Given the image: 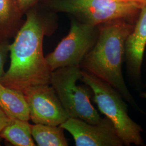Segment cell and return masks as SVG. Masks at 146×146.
<instances>
[{"instance_id": "cell-7", "label": "cell", "mask_w": 146, "mask_h": 146, "mask_svg": "<svg viewBox=\"0 0 146 146\" xmlns=\"http://www.w3.org/2000/svg\"><path fill=\"white\" fill-rule=\"evenodd\" d=\"M23 95L28 106L30 118L34 123L58 126L69 118L50 84L33 87Z\"/></svg>"}, {"instance_id": "cell-4", "label": "cell", "mask_w": 146, "mask_h": 146, "mask_svg": "<svg viewBox=\"0 0 146 146\" xmlns=\"http://www.w3.org/2000/svg\"><path fill=\"white\" fill-rule=\"evenodd\" d=\"M40 3L52 13H67L81 23L93 26L117 19L134 25L141 11L115 0H42Z\"/></svg>"}, {"instance_id": "cell-8", "label": "cell", "mask_w": 146, "mask_h": 146, "mask_svg": "<svg viewBox=\"0 0 146 146\" xmlns=\"http://www.w3.org/2000/svg\"><path fill=\"white\" fill-rule=\"evenodd\" d=\"M60 126L73 136L76 146H122L113 123L106 116L97 123L69 117Z\"/></svg>"}, {"instance_id": "cell-9", "label": "cell", "mask_w": 146, "mask_h": 146, "mask_svg": "<svg viewBox=\"0 0 146 146\" xmlns=\"http://www.w3.org/2000/svg\"><path fill=\"white\" fill-rule=\"evenodd\" d=\"M146 47V5L140 11L125 43V61L128 75L133 82L141 81L142 66Z\"/></svg>"}, {"instance_id": "cell-14", "label": "cell", "mask_w": 146, "mask_h": 146, "mask_svg": "<svg viewBox=\"0 0 146 146\" xmlns=\"http://www.w3.org/2000/svg\"><path fill=\"white\" fill-rule=\"evenodd\" d=\"M9 44L8 42H0V81L5 74L4 65L7 54L9 52Z\"/></svg>"}, {"instance_id": "cell-1", "label": "cell", "mask_w": 146, "mask_h": 146, "mask_svg": "<svg viewBox=\"0 0 146 146\" xmlns=\"http://www.w3.org/2000/svg\"><path fill=\"white\" fill-rule=\"evenodd\" d=\"M26 20L9 44L11 64L0 83L23 94L33 87L50 84L52 71L44 56L43 41L55 29L51 15L43 14L39 4L27 11Z\"/></svg>"}, {"instance_id": "cell-19", "label": "cell", "mask_w": 146, "mask_h": 146, "mask_svg": "<svg viewBox=\"0 0 146 146\" xmlns=\"http://www.w3.org/2000/svg\"><path fill=\"white\" fill-rule=\"evenodd\" d=\"M1 140H2V137H0V146H1Z\"/></svg>"}, {"instance_id": "cell-5", "label": "cell", "mask_w": 146, "mask_h": 146, "mask_svg": "<svg viewBox=\"0 0 146 146\" xmlns=\"http://www.w3.org/2000/svg\"><path fill=\"white\" fill-rule=\"evenodd\" d=\"M81 78L80 66H67L52 71L50 84L69 117L97 123L101 117L91 103L88 89L77 84Z\"/></svg>"}, {"instance_id": "cell-13", "label": "cell", "mask_w": 146, "mask_h": 146, "mask_svg": "<svg viewBox=\"0 0 146 146\" xmlns=\"http://www.w3.org/2000/svg\"><path fill=\"white\" fill-rule=\"evenodd\" d=\"M31 134L39 146H67V141L60 126L36 123L31 125Z\"/></svg>"}, {"instance_id": "cell-17", "label": "cell", "mask_w": 146, "mask_h": 146, "mask_svg": "<svg viewBox=\"0 0 146 146\" xmlns=\"http://www.w3.org/2000/svg\"><path fill=\"white\" fill-rule=\"evenodd\" d=\"M9 119V118H8L2 110L0 108V132L6 125Z\"/></svg>"}, {"instance_id": "cell-16", "label": "cell", "mask_w": 146, "mask_h": 146, "mask_svg": "<svg viewBox=\"0 0 146 146\" xmlns=\"http://www.w3.org/2000/svg\"><path fill=\"white\" fill-rule=\"evenodd\" d=\"M121 3L133 5L136 8L141 9L146 5V0H115Z\"/></svg>"}, {"instance_id": "cell-18", "label": "cell", "mask_w": 146, "mask_h": 146, "mask_svg": "<svg viewBox=\"0 0 146 146\" xmlns=\"http://www.w3.org/2000/svg\"><path fill=\"white\" fill-rule=\"evenodd\" d=\"M140 96L142 98L146 99V92H141V93L140 94Z\"/></svg>"}, {"instance_id": "cell-2", "label": "cell", "mask_w": 146, "mask_h": 146, "mask_svg": "<svg viewBox=\"0 0 146 146\" xmlns=\"http://www.w3.org/2000/svg\"><path fill=\"white\" fill-rule=\"evenodd\" d=\"M134 24L117 19L100 25L96 42L80 67L110 84L132 107L142 112L125 84L122 73L125 41Z\"/></svg>"}, {"instance_id": "cell-6", "label": "cell", "mask_w": 146, "mask_h": 146, "mask_svg": "<svg viewBox=\"0 0 146 146\" xmlns=\"http://www.w3.org/2000/svg\"><path fill=\"white\" fill-rule=\"evenodd\" d=\"M98 34V27L81 23L72 17L68 34L46 57L51 71L70 66H80L94 47Z\"/></svg>"}, {"instance_id": "cell-10", "label": "cell", "mask_w": 146, "mask_h": 146, "mask_svg": "<svg viewBox=\"0 0 146 146\" xmlns=\"http://www.w3.org/2000/svg\"><path fill=\"white\" fill-rule=\"evenodd\" d=\"M17 0H0V42L15 36L25 21Z\"/></svg>"}, {"instance_id": "cell-12", "label": "cell", "mask_w": 146, "mask_h": 146, "mask_svg": "<svg viewBox=\"0 0 146 146\" xmlns=\"http://www.w3.org/2000/svg\"><path fill=\"white\" fill-rule=\"evenodd\" d=\"M0 137L15 146H34L31 125L28 121L9 119L0 132Z\"/></svg>"}, {"instance_id": "cell-11", "label": "cell", "mask_w": 146, "mask_h": 146, "mask_svg": "<svg viewBox=\"0 0 146 146\" xmlns=\"http://www.w3.org/2000/svg\"><path fill=\"white\" fill-rule=\"evenodd\" d=\"M0 108L8 118L28 121L29 110L22 93L3 86L0 83Z\"/></svg>"}, {"instance_id": "cell-3", "label": "cell", "mask_w": 146, "mask_h": 146, "mask_svg": "<svg viewBox=\"0 0 146 146\" xmlns=\"http://www.w3.org/2000/svg\"><path fill=\"white\" fill-rule=\"evenodd\" d=\"M81 80L90 89L100 111L111 120L125 146H144L143 129L128 114V106L120 93L94 75L82 69Z\"/></svg>"}, {"instance_id": "cell-15", "label": "cell", "mask_w": 146, "mask_h": 146, "mask_svg": "<svg viewBox=\"0 0 146 146\" xmlns=\"http://www.w3.org/2000/svg\"><path fill=\"white\" fill-rule=\"evenodd\" d=\"M22 11L25 14L32 7L39 4L42 0H17Z\"/></svg>"}]
</instances>
